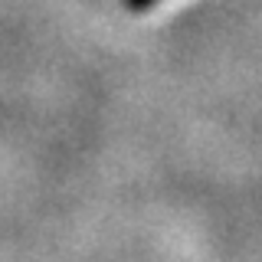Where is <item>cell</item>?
Returning <instances> with one entry per match:
<instances>
[{"label":"cell","mask_w":262,"mask_h":262,"mask_svg":"<svg viewBox=\"0 0 262 262\" xmlns=\"http://www.w3.org/2000/svg\"><path fill=\"white\" fill-rule=\"evenodd\" d=\"M125 4V10H131V13H144V10H151V7H158L161 0H121Z\"/></svg>","instance_id":"1"}]
</instances>
